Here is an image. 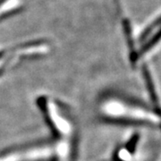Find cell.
<instances>
[{"instance_id":"1","label":"cell","mask_w":161,"mask_h":161,"mask_svg":"<svg viewBox=\"0 0 161 161\" xmlns=\"http://www.w3.org/2000/svg\"><path fill=\"white\" fill-rule=\"evenodd\" d=\"M143 77L144 80H145V84H146L147 90H148L149 95H150L152 102L154 103L156 107H158V94H157V92H156L155 85L153 83V80H152V77L150 75L149 70L147 69L146 67L143 68Z\"/></svg>"}]
</instances>
